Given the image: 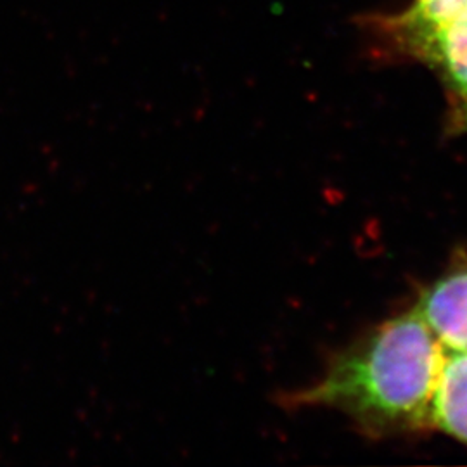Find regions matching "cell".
I'll use <instances>...</instances> for the list:
<instances>
[{
  "mask_svg": "<svg viewBox=\"0 0 467 467\" xmlns=\"http://www.w3.org/2000/svg\"><path fill=\"white\" fill-rule=\"evenodd\" d=\"M443 347L416 308L336 351L317 379L283 391L284 410H336L368 436L430 426Z\"/></svg>",
  "mask_w": 467,
  "mask_h": 467,
  "instance_id": "1",
  "label": "cell"
},
{
  "mask_svg": "<svg viewBox=\"0 0 467 467\" xmlns=\"http://www.w3.org/2000/svg\"><path fill=\"white\" fill-rule=\"evenodd\" d=\"M467 13V0H412L399 15L360 17V26L378 50L401 54L409 44L436 26Z\"/></svg>",
  "mask_w": 467,
  "mask_h": 467,
  "instance_id": "2",
  "label": "cell"
},
{
  "mask_svg": "<svg viewBox=\"0 0 467 467\" xmlns=\"http://www.w3.org/2000/svg\"><path fill=\"white\" fill-rule=\"evenodd\" d=\"M414 308L443 348L467 351V264L438 279Z\"/></svg>",
  "mask_w": 467,
  "mask_h": 467,
  "instance_id": "3",
  "label": "cell"
},
{
  "mask_svg": "<svg viewBox=\"0 0 467 467\" xmlns=\"http://www.w3.org/2000/svg\"><path fill=\"white\" fill-rule=\"evenodd\" d=\"M407 57L434 67L447 82L451 94L467 108V13L436 26L401 50Z\"/></svg>",
  "mask_w": 467,
  "mask_h": 467,
  "instance_id": "4",
  "label": "cell"
},
{
  "mask_svg": "<svg viewBox=\"0 0 467 467\" xmlns=\"http://www.w3.org/2000/svg\"><path fill=\"white\" fill-rule=\"evenodd\" d=\"M430 426L467 443V351L443 348L430 405Z\"/></svg>",
  "mask_w": 467,
  "mask_h": 467,
  "instance_id": "5",
  "label": "cell"
},
{
  "mask_svg": "<svg viewBox=\"0 0 467 467\" xmlns=\"http://www.w3.org/2000/svg\"><path fill=\"white\" fill-rule=\"evenodd\" d=\"M459 125H461V127H467V108L466 109H462L461 115H459Z\"/></svg>",
  "mask_w": 467,
  "mask_h": 467,
  "instance_id": "6",
  "label": "cell"
}]
</instances>
